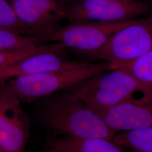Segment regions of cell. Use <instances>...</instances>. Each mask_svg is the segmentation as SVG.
Segmentation results:
<instances>
[{
    "mask_svg": "<svg viewBox=\"0 0 152 152\" xmlns=\"http://www.w3.org/2000/svg\"><path fill=\"white\" fill-rule=\"evenodd\" d=\"M42 113L49 127L68 137L112 140L117 133L95 111L68 92L45 99Z\"/></svg>",
    "mask_w": 152,
    "mask_h": 152,
    "instance_id": "cell-1",
    "label": "cell"
},
{
    "mask_svg": "<svg viewBox=\"0 0 152 152\" xmlns=\"http://www.w3.org/2000/svg\"><path fill=\"white\" fill-rule=\"evenodd\" d=\"M101 73L72 87L71 94L95 112L126 102L152 98V86L137 80L120 69Z\"/></svg>",
    "mask_w": 152,
    "mask_h": 152,
    "instance_id": "cell-2",
    "label": "cell"
},
{
    "mask_svg": "<svg viewBox=\"0 0 152 152\" xmlns=\"http://www.w3.org/2000/svg\"><path fill=\"white\" fill-rule=\"evenodd\" d=\"M111 70L107 61L88 63L69 70L49 72L9 80L0 89L16 96L20 100H29L48 96L62 90L96 76L104 71Z\"/></svg>",
    "mask_w": 152,
    "mask_h": 152,
    "instance_id": "cell-3",
    "label": "cell"
},
{
    "mask_svg": "<svg viewBox=\"0 0 152 152\" xmlns=\"http://www.w3.org/2000/svg\"><path fill=\"white\" fill-rule=\"evenodd\" d=\"M152 50V15L114 33L107 43L88 57L111 66L135 60Z\"/></svg>",
    "mask_w": 152,
    "mask_h": 152,
    "instance_id": "cell-4",
    "label": "cell"
},
{
    "mask_svg": "<svg viewBox=\"0 0 152 152\" xmlns=\"http://www.w3.org/2000/svg\"><path fill=\"white\" fill-rule=\"evenodd\" d=\"M139 19L118 22L71 23L59 28L48 41H56L65 49H72L89 56L101 49L114 33Z\"/></svg>",
    "mask_w": 152,
    "mask_h": 152,
    "instance_id": "cell-5",
    "label": "cell"
},
{
    "mask_svg": "<svg viewBox=\"0 0 152 152\" xmlns=\"http://www.w3.org/2000/svg\"><path fill=\"white\" fill-rule=\"evenodd\" d=\"M152 11V5L145 0H77L66 7V18L71 23L118 22L140 18Z\"/></svg>",
    "mask_w": 152,
    "mask_h": 152,
    "instance_id": "cell-6",
    "label": "cell"
},
{
    "mask_svg": "<svg viewBox=\"0 0 152 152\" xmlns=\"http://www.w3.org/2000/svg\"><path fill=\"white\" fill-rule=\"evenodd\" d=\"M11 4L22 23L42 41L48 40L66 16V7L60 0H15Z\"/></svg>",
    "mask_w": 152,
    "mask_h": 152,
    "instance_id": "cell-7",
    "label": "cell"
},
{
    "mask_svg": "<svg viewBox=\"0 0 152 152\" xmlns=\"http://www.w3.org/2000/svg\"><path fill=\"white\" fill-rule=\"evenodd\" d=\"M29 135V122L20 99L0 89V145L7 152H27Z\"/></svg>",
    "mask_w": 152,
    "mask_h": 152,
    "instance_id": "cell-8",
    "label": "cell"
},
{
    "mask_svg": "<svg viewBox=\"0 0 152 152\" xmlns=\"http://www.w3.org/2000/svg\"><path fill=\"white\" fill-rule=\"evenodd\" d=\"M96 112L117 132L152 127V98L126 102Z\"/></svg>",
    "mask_w": 152,
    "mask_h": 152,
    "instance_id": "cell-9",
    "label": "cell"
},
{
    "mask_svg": "<svg viewBox=\"0 0 152 152\" xmlns=\"http://www.w3.org/2000/svg\"><path fill=\"white\" fill-rule=\"evenodd\" d=\"M86 62L64 60L61 55L45 52L18 60L0 71V83L21 76L49 72L64 71L80 67Z\"/></svg>",
    "mask_w": 152,
    "mask_h": 152,
    "instance_id": "cell-10",
    "label": "cell"
},
{
    "mask_svg": "<svg viewBox=\"0 0 152 152\" xmlns=\"http://www.w3.org/2000/svg\"><path fill=\"white\" fill-rule=\"evenodd\" d=\"M51 148L63 152H129L112 140L67 137L53 141Z\"/></svg>",
    "mask_w": 152,
    "mask_h": 152,
    "instance_id": "cell-11",
    "label": "cell"
},
{
    "mask_svg": "<svg viewBox=\"0 0 152 152\" xmlns=\"http://www.w3.org/2000/svg\"><path fill=\"white\" fill-rule=\"evenodd\" d=\"M112 141L131 152H152V126L121 132Z\"/></svg>",
    "mask_w": 152,
    "mask_h": 152,
    "instance_id": "cell-12",
    "label": "cell"
},
{
    "mask_svg": "<svg viewBox=\"0 0 152 152\" xmlns=\"http://www.w3.org/2000/svg\"><path fill=\"white\" fill-rule=\"evenodd\" d=\"M120 69L137 80L152 86V50L135 60L111 66V70Z\"/></svg>",
    "mask_w": 152,
    "mask_h": 152,
    "instance_id": "cell-13",
    "label": "cell"
},
{
    "mask_svg": "<svg viewBox=\"0 0 152 152\" xmlns=\"http://www.w3.org/2000/svg\"><path fill=\"white\" fill-rule=\"evenodd\" d=\"M40 38L0 29V53L30 49L40 45Z\"/></svg>",
    "mask_w": 152,
    "mask_h": 152,
    "instance_id": "cell-14",
    "label": "cell"
},
{
    "mask_svg": "<svg viewBox=\"0 0 152 152\" xmlns=\"http://www.w3.org/2000/svg\"><path fill=\"white\" fill-rule=\"evenodd\" d=\"M65 49L63 45L58 43L53 45H39L30 49L0 53V71L10 64L32 55L45 52H55L61 55Z\"/></svg>",
    "mask_w": 152,
    "mask_h": 152,
    "instance_id": "cell-15",
    "label": "cell"
},
{
    "mask_svg": "<svg viewBox=\"0 0 152 152\" xmlns=\"http://www.w3.org/2000/svg\"><path fill=\"white\" fill-rule=\"evenodd\" d=\"M0 29L22 35L35 36L19 20L11 2L7 0H0Z\"/></svg>",
    "mask_w": 152,
    "mask_h": 152,
    "instance_id": "cell-16",
    "label": "cell"
},
{
    "mask_svg": "<svg viewBox=\"0 0 152 152\" xmlns=\"http://www.w3.org/2000/svg\"><path fill=\"white\" fill-rule=\"evenodd\" d=\"M68 1H69L70 2H73L74 1H76L77 0H67ZM114 1H141V0H114Z\"/></svg>",
    "mask_w": 152,
    "mask_h": 152,
    "instance_id": "cell-17",
    "label": "cell"
},
{
    "mask_svg": "<svg viewBox=\"0 0 152 152\" xmlns=\"http://www.w3.org/2000/svg\"><path fill=\"white\" fill-rule=\"evenodd\" d=\"M61 152V151H59V150H57V149H55L54 148H51V150L50 151V152Z\"/></svg>",
    "mask_w": 152,
    "mask_h": 152,
    "instance_id": "cell-18",
    "label": "cell"
},
{
    "mask_svg": "<svg viewBox=\"0 0 152 152\" xmlns=\"http://www.w3.org/2000/svg\"><path fill=\"white\" fill-rule=\"evenodd\" d=\"M0 152H7L0 145Z\"/></svg>",
    "mask_w": 152,
    "mask_h": 152,
    "instance_id": "cell-19",
    "label": "cell"
},
{
    "mask_svg": "<svg viewBox=\"0 0 152 152\" xmlns=\"http://www.w3.org/2000/svg\"><path fill=\"white\" fill-rule=\"evenodd\" d=\"M7 1H9V2H11V3H12L14 1H15V0H7Z\"/></svg>",
    "mask_w": 152,
    "mask_h": 152,
    "instance_id": "cell-20",
    "label": "cell"
}]
</instances>
